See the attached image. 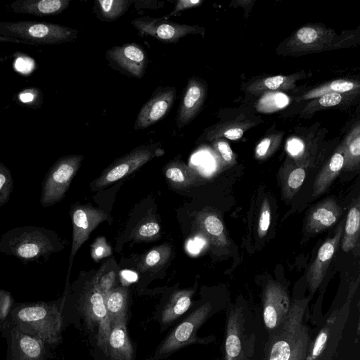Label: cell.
Here are the masks:
<instances>
[{
	"label": "cell",
	"instance_id": "6da1fadb",
	"mask_svg": "<svg viewBox=\"0 0 360 360\" xmlns=\"http://www.w3.org/2000/svg\"><path fill=\"white\" fill-rule=\"evenodd\" d=\"M311 297H297L289 314L276 330L268 335L262 360H305L312 339L305 321Z\"/></svg>",
	"mask_w": 360,
	"mask_h": 360
},
{
	"label": "cell",
	"instance_id": "7a4b0ae2",
	"mask_svg": "<svg viewBox=\"0 0 360 360\" xmlns=\"http://www.w3.org/2000/svg\"><path fill=\"white\" fill-rule=\"evenodd\" d=\"M65 247L53 230L36 226L15 227L0 237V252L13 256L23 263L46 261Z\"/></svg>",
	"mask_w": 360,
	"mask_h": 360
},
{
	"label": "cell",
	"instance_id": "3957f363",
	"mask_svg": "<svg viewBox=\"0 0 360 360\" xmlns=\"http://www.w3.org/2000/svg\"><path fill=\"white\" fill-rule=\"evenodd\" d=\"M226 315L224 360H252L256 342L252 312L240 300L228 306Z\"/></svg>",
	"mask_w": 360,
	"mask_h": 360
},
{
	"label": "cell",
	"instance_id": "277c9868",
	"mask_svg": "<svg viewBox=\"0 0 360 360\" xmlns=\"http://www.w3.org/2000/svg\"><path fill=\"white\" fill-rule=\"evenodd\" d=\"M0 35L24 41L29 45H57L75 40L78 32L47 22H0Z\"/></svg>",
	"mask_w": 360,
	"mask_h": 360
},
{
	"label": "cell",
	"instance_id": "5b68a950",
	"mask_svg": "<svg viewBox=\"0 0 360 360\" xmlns=\"http://www.w3.org/2000/svg\"><path fill=\"white\" fill-rule=\"evenodd\" d=\"M352 298L330 310L311 339L305 360H333L347 322Z\"/></svg>",
	"mask_w": 360,
	"mask_h": 360
},
{
	"label": "cell",
	"instance_id": "8992f818",
	"mask_svg": "<svg viewBox=\"0 0 360 360\" xmlns=\"http://www.w3.org/2000/svg\"><path fill=\"white\" fill-rule=\"evenodd\" d=\"M83 160L82 155H66L58 159L49 168L42 182L39 198L43 207L63 200Z\"/></svg>",
	"mask_w": 360,
	"mask_h": 360
},
{
	"label": "cell",
	"instance_id": "52a82bcc",
	"mask_svg": "<svg viewBox=\"0 0 360 360\" xmlns=\"http://www.w3.org/2000/svg\"><path fill=\"white\" fill-rule=\"evenodd\" d=\"M158 144L142 146L116 160L94 182L91 188L100 190L131 174L158 155Z\"/></svg>",
	"mask_w": 360,
	"mask_h": 360
},
{
	"label": "cell",
	"instance_id": "ba28073f",
	"mask_svg": "<svg viewBox=\"0 0 360 360\" xmlns=\"http://www.w3.org/2000/svg\"><path fill=\"white\" fill-rule=\"evenodd\" d=\"M262 302L263 323L269 335L284 323L291 301L285 287L278 282L269 280L262 290Z\"/></svg>",
	"mask_w": 360,
	"mask_h": 360
},
{
	"label": "cell",
	"instance_id": "9c48e42d",
	"mask_svg": "<svg viewBox=\"0 0 360 360\" xmlns=\"http://www.w3.org/2000/svg\"><path fill=\"white\" fill-rule=\"evenodd\" d=\"M214 313V307L206 302L192 311L163 341L158 349L159 356L166 355L197 340L196 333Z\"/></svg>",
	"mask_w": 360,
	"mask_h": 360
},
{
	"label": "cell",
	"instance_id": "30bf717a",
	"mask_svg": "<svg viewBox=\"0 0 360 360\" xmlns=\"http://www.w3.org/2000/svg\"><path fill=\"white\" fill-rule=\"evenodd\" d=\"M83 310L89 326L94 332L97 345L108 354L110 321L105 306L103 294L91 284L84 294Z\"/></svg>",
	"mask_w": 360,
	"mask_h": 360
},
{
	"label": "cell",
	"instance_id": "8fae6325",
	"mask_svg": "<svg viewBox=\"0 0 360 360\" xmlns=\"http://www.w3.org/2000/svg\"><path fill=\"white\" fill-rule=\"evenodd\" d=\"M131 24L142 37H153L156 39L176 43L184 37L193 34L204 33L203 27L168 21L164 18L143 16L131 21Z\"/></svg>",
	"mask_w": 360,
	"mask_h": 360
},
{
	"label": "cell",
	"instance_id": "7c38bea8",
	"mask_svg": "<svg viewBox=\"0 0 360 360\" xmlns=\"http://www.w3.org/2000/svg\"><path fill=\"white\" fill-rule=\"evenodd\" d=\"M72 222V242L69 259L68 275L75 254L90 233L108 218L102 210L86 205H74L70 210Z\"/></svg>",
	"mask_w": 360,
	"mask_h": 360
},
{
	"label": "cell",
	"instance_id": "4fadbf2b",
	"mask_svg": "<svg viewBox=\"0 0 360 360\" xmlns=\"http://www.w3.org/2000/svg\"><path fill=\"white\" fill-rule=\"evenodd\" d=\"M105 57L111 66L130 76L141 78L146 72L145 50L136 43H127L108 49Z\"/></svg>",
	"mask_w": 360,
	"mask_h": 360
},
{
	"label": "cell",
	"instance_id": "5bb4252c",
	"mask_svg": "<svg viewBox=\"0 0 360 360\" xmlns=\"http://www.w3.org/2000/svg\"><path fill=\"white\" fill-rule=\"evenodd\" d=\"M175 97V87H158L139 110L134 129H146L162 119L172 108Z\"/></svg>",
	"mask_w": 360,
	"mask_h": 360
},
{
	"label": "cell",
	"instance_id": "9a60e30c",
	"mask_svg": "<svg viewBox=\"0 0 360 360\" xmlns=\"http://www.w3.org/2000/svg\"><path fill=\"white\" fill-rule=\"evenodd\" d=\"M342 226L340 224L333 237L328 238L319 248L316 257L309 267L307 274V285L310 296L316 291L323 282L328 266L341 241Z\"/></svg>",
	"mask_w": 360,
	"mask_h": 360
},
{
	"label": "cell",
	"instance_id": "2e32d148",
	"mask_svg": "<svg viewBox=\"0 0 360 360\" xmlns=\"http://www.w3.org/2000/svg\"><path fill=\"white\" fill-rule=\"evenodd\" d=\"M206 96L205 84L198 78L191 77L184 91L177 112L176 126L179 129L188 124L196 117Z\"/></svg>",
	"mask_w": 360,
	"mask_h": 360
},
{
	"label": "cell",
	"instance_id": "e0dca14e",
	"mask_svg": "<svg viewBox=\"0 0 360 360\" xmlns=\"http://www.w3.org/2000/svg\"><path fill=\"white\" fill-rule=\"evenodd\" d=\"M334 32L315 25H307L297 30L288 45L293 51H316L324 49L334 37Z\"/></svg>",
	"mask_w": 360,
	"mask_h": 360
},
{
	"label": "cell",
	"instance_id": "ac0fdd59",
	"mask_svg": "<svg viewBox=\"0 0 360 360\" xmlns=\"http://www.w3.org/2000/svg\"><path fill=\"white\" fill-rule=\"evenodd\" d=\"M342 214V209L333 198H327L314 206L309 212L305 229L309 233L323 231L335 224Z\"/></svg>",
	"mask_w": 360,
	"mask_h": 360
},
{
	"label": "cell",
	"instance_id": "d6986e66",
	"mask_svg": "<svg viewBox=\"0 0 360 360\" xmlns=\"http://www.w3.org/2000/svg\"><path fill=\"white\" fill-rule=\"evenodd\" d=\"M195 222L198 229L215 248H223L229 245L224 225L217 212L202 210L196 214Z\"/></svg>",
	"mask_w": 360,
	"mask_h": 360
},
{
	"label": "cell",
	"instance_id": "ffe728a7",
	"mask_svg": "<svg viewBox=\"0 0 360 360\" xmlns=\"http://www.w3.org/2000/svg\"><path fill=\"white\" fill-rule=\"evenodd\" d=\"M69 4V0H17L11 4L10 8L18 13L51 16L62 13Z\"/></svg>",
	"mask_w": 360,
	"mask_h": 360
},
{
	"label": "cell",
	"instance_id": "44dd1931",
	"mask_svg": "<svg viewBox=\"0 0 360 360\" xmlns=\"http://www.w3.org/2000/svg\"><path fill=\"white\" fill-rule=\"evenodd\" d=\"M127 320L111 327L108 340V354L112 360H133V347L129 338Z\"/></svg>",
	"mask_w": 360,
	"mask_h": 360
},
{
	"label": "cell",
	"instance_id": "7402d4cb",
	"mask_svg": "<svg viewBox=\"0 0 360 360\" xmlns=\"http://www.w3.org/2000/svg\"><path fill=\"white\" fill-rule=\"evenodd\" d=\"M343 165L344 157L340 146L316 175L313 184L312 197L322 195L329 188L343 169Z\"/></svg>",
	"mask_w": 360,
	"mask_h": 360
},
{
	"label": "cell",
	"instance_id": "603a6c76",
	"mask_svg": "<svg viewBox=\"0 0 360 360\" xmlns=\"http://www.w3.org/2000/svg\"><path fill=\"white\" fill-rule=\"evenodd\" d=\"M306 174V167L297 165L293 160L283 164L279 172V178L281 193L285 200L292 199L299 191Z\"/></svg>",
	"mask_w": 360,
	"mask_h": 360
},
{
	"label": "cell",
	"instance_id": "cb8c5ba5",
	"mask_svg": "<svg viewBox=\"0 0 360 360\" xmlns=\"http://www.w3.org/2000/svg\"><path fill=\"white\" fill-rule=\"evenodd\" d=\"M104 302L111 327L127 320L128 290L125 287L112 288L105 294Z\"/></svg>",
	"mask_w": 360,
	"mask_h": 360
},
{
	"label": "cell",
	"instance_id": "d4e9b609",
	"mask_svg": "<svg viewBox=\"0 0 360 360\" xmlns=\"http://www.w3.org/2000/svg\"><path fill=\"white\" fill-rule=\"evenodd\" d=\"M360 229V202L359 198L355 199L348 211L344 231L341 238V248L348 252L352 250L359 243Z\"/></svg>",
	"mask_w": 360,
	"mask_h": 360
},
{
	"label": "cell",
	"instance_id": "484cf974",
	"mask_svg": "<svg viewBox=\"0 0 360 360\" xmlns=\"http://www.w3.org/2000/svg\"><path fill=\"white\" fill-rule=\"evenodd\" d=\"M164 174L167 181L179 189L188 188L198 180L196 173L184 162L178 160L167 164L164 168Z\"/></svg>",
	"mask_w": 360,
	"mask_h": 360
},
{
	"label": "cell",
	"instance_id": "4316f807",
	"mask_svg": "<svg viewBox=\"0 0 360 360\" xmlns=\"http://www.w3.org/2000/svg\"><path fill=\"white\" fill-rule=\"evenodd\" d=\"M193 293L194 291L191 289L174 292L162 312V322L169 323L185 313L191 304Z\"/></svg>",
	"mask_w": 360,
	"mask_h": 360
},
{
	"label": "cell",
	"instance_id": "83f0119b",
	"mask_svg": "<svg viewBox=\"0 0 360 360\" xmlns=\"http://www.w3.org/2000/svg\"><path fill=\"white\" fill-rule=\"evenodd\" d=\"M172 252V245L168 243H164L146 252L140 258L137 269L142 273L156 271L169 261Z\"/></svg>",
	"mask_w": 360,
	"mask_h": 360
},
{
	"label": "cell",
	"instance_id": "f1b7e54d",
	"mask_svg": "<svg viewBox=\"0 0 360 360\" xmlns=\"http://www.w3.org/2000/svg\"><path fill=\"white\" fill-rule=\"evenodd\" d=\"M344 157L343 169L345 171H355L360 164V129L356 125L345 139L342 146Z\"/></svg>",
	"mask_w": 360,
	"mask_h": 360
},
{
	"label": "cell",
	"instance_id": "f546056e",
	"mask_svg": "<svg viewBox=\"0 0 360 360\" xmlns=\"http://www.w3.org/2000/svg\"><path fill=\"white\" fill-rule=\"evenodd\" d=\"M131 3L127 0H97L94 12L101 20L111 22L123 15Z\"/></svg>",
	"mask_w": 360,
	"mask_h": 360
},
{
	"label": "cell",
	"instance_id": "4dcf8cb0",
	"mask_svg": "<svg viewBox=\"0 0 360 360\" xmlns=\"http://www.w3.org/2000/svg\"><path fill=\"white\" fill-rule=\"evenodd\" d=\"M298 75H276L269 77L252 83L248 91L252 94L262 93L265 91L290 89L295 86Z\"/></svg>",
	"mask_w": 360,
	"mask_h": 360
},
{
	"label": "cell",
	"instance_id": "1f68e13d",
	"mask_svg": "<svg viewBox=\"0 0 360 360\" xmlns=\"http://www.w3.org/2000/svg\"><path fill=\"white\" fill-rule=\"evenodd\" d=\"M359 84L347 79H336L327 83L325 85L317 87L309 91L298 98L297 101L307 100L313 98H318L322 95L329 93L345 94L359 89Z\"/></svg>",
	"mask_w": 360,
	"mask_h": 360
},
{
	"label": "cell",
	"instance_id": "d6a6232c",
	"mask_svg": "<svg viewBox=\"0 0 360 360\" xmlns=\"http://www.w3.org/2000/svg\"><path fill=\"white\" fill-rule=\"evenodd\" d=\"M109 262L101 266L91 281V284L98 289L103 295L112 289L116 278V273L110 267Z\"/></svg>",
	"mask_w": 360,
	"mask_h": 360
},
{
	"label": "cell",
	"instance_id": "836d02e7",
	"mask_svg": "<svg viewBox=\"0 0 360 360\" xmlns=\"http://www.w3.org/2000/svg\"><path fill=\"white\" fill-rule=\"evenodd\" d=\"M247 127V124L244 125L240 123H231L217 127L210 131L207 134V139L214 141L219 137L223 136L232 141L238 140L243 136Z\"/></svg>",
	"mask_w": 360,
	"mask_h": 360
},
{
	"label": "cell",
	"instance_id": "e575fe53",
	"mask_svg": "<svg viewBox=\"0 0 360 360\" xmlns=\"http://www.w3.org/2000/svg\"><path fill=\"white\" fill-rule=\"evenodd\" d=\"M160 226L154 220H148L139 224L133 231L131 237L135 241H150L160 234Z\"/></svg>",
	"mask_w": 360,
	"mask_h": 360
},
{
	"label": "cell",
	"instance_id": "d590c367",
	"mask_svg": "<svg viewBox=\"0 0 360 360\" xmlns=\"http://www.w3.org/2000/svg\"><path fill=\"white\" fill-rule=\"evenodd\" d=\"M13 188V179L9 169L0 162V207L8 202Z\"/></svg>",
	"mask_w": 360,
	"mask_h": 360
},
{
	"label": "cell",
	"instance_id": "8d00e7d4",
	"mask_svg": "<svg viewBox=\"0 0 360 360\" xmlns=\"http://www.w3.org/2000/svg\"><path fill=\"white\" fill-rule=\"evenodd\" d=\"M281 138V135H272L262 139L255 148V158L265 160L270 157L277 149Z\"/></svg>",
	"mask_w": 360,
	"mask_h": 360
},
{
	"label": "cell",
	"instance_id": "74e56055",
	"mask_svg": "<svg viewBox=\"0 0 360 360\" xmlns=\"http://www.w3.org/2000/svg\"><path fill=\"white\" fill-rule=\"evenodd\" d=\"M221 165L224 167H229L236 163V158L229 144L221 139L214 140L212 144Z\"/></svg>",
	"mask_w": 360,
	"mask_h": 360
},
{
	"label": "cell",
	"instance_id": "f35d334b",
	"mask_svg": "<svg viewBox=\"0 0 360 360\" xmlns=\"http://www.w3.org/2000/svg\"><path fill=\"white\" fill-rule=\"evenodd\" d=\"M271 214L269 202L268 200L265 198L262 203L257 227V234L260 238H264L267 233L271 224Z\"/></svg>",
	"mask_w": 360,
	"mask_h": 360
},
{
	"label": "cell",
	"instance_id": "ab89813d",
	"mask_svg": "<svg viewBox=\"0 0 360 360\" xmlns=\"http://www.w3.org/2000/svg\"><path fill=\"white\" fill-rule=\"evenodd\" d=\"M112 250L108 244L105 238H97L91 246V255L92 259L97 262L105 257L110 256Z\"/></svg>",
	"mask_w": 360,
	"mask_h": 360
},
{
	"label": "cell",
	"instance_id": "60d3db41",
	"mask_svg": "<svg viewBox=\"0 0 360 360\" xmlns=\"http://www.w3.org/2000/svg\"><path fill=\"white\" fill-rule=\"evenodd\" d=\"M46 312V309L42 306H28L19 311L18 316L24 321H34L44 318Z\"/></svg>",
	"mask_w": 360,
	"mask_h": 360
},
{
	"label": "cell",
	"instance_id": "b9f144b4",
	"mask_svg": "<svg viewBox=\"0 0 360 360\" xmlns=\"http://www.w3.org/2000/svg\"><path fill=\"white\" fill-rule=\"evenodd\" d=\"M20 346L22 352L31 358H36L40 354L41 348L39 342L29 336H22L20 338Z\"/></svg>",
	"mask_w": 360,
	"mask_h": 360
},
{
	"label": "cell",
	"instance_id": "7bdbcfd3",
	"mask_svg": "<svg viewBox=\"0 0 360 360\" xmlns=\"http://www.w3.org/2000/svg\"><path fill=\"white\" fill-rule=\"evenodd\" d=\"M343 96L340 93H329L318 97L316 103L321 107L328 108L340 104Z\"/></svg>",
	"mask_w": 360,
	"mask_h": 360
},
{
	"label": "cell",
	"instance_id": "ee69618b",
	"mask_svg": "<svg viewBox=\"0 0 360 360\" xmlns=\"http://www.w3.org/2000/svg\"><path fill=\"white\" fill-rule=\"evenodd\" d=\"M202 1L200 0H179L176 2L173 11L167 16L176 15L178 13L201 5Z\"/></svg>",
	"mask_w": 360,
	"mask_h": 360
},
{
	"label": "cell",
	"instance_id": "f6af8a7d",
	"mask_svg": "<svg viewBox=\"0 0 360 360\" xmlns=\"http://www.w3.org/2000/svg\"><path fill=\"white\" fill-rule=\"evenodd\" d=\"M11 303L10 295L4 290H0V312L2 316H5L8 311Z\"/></svg>",
	"mask_w": 360,
	"mask_h": 360
},
{
	"label": "cell",
	"instance_id": "bcb514c9",
	"mask_svg": "<svg viewBox=\"0 0 360 360\" xmlns=\"http://www.w3.org/2000/svg\"><path fill=\"white\" fill-rule=\"evenodd\" d=\"M120 276L124 283H134L138 279L137 274L130 270H122L120 272Z\"/></svg>",
	"mask_w": 360,
	"mask_h": 360
},
{
	"label": "cell",
	"instance_id": "7dc6e473",
	"mask_svg": "<svg viewBox=\"0 0 360 360\" xmlns=\"http://www.w3.org/2000/svg\"><path fill=\"white\" fill-rule=\"evenodd\" d=\"M0 41H8V42H14V43H22L25 44H28L24 41L19 40L17 39H14L12 37H4L2 35H0Z\"/></svg>",
	"mask_w": 360,
	"mask_h": 360
},
{
	"label": "cell",
	"instance_id": "c3c4849f",
	"mask_svg": "<svg viewBox=\"0 0 360 360\" xmlns=\"http://www.w3.org/2000/svg\"><path fill=\"white\" fill-rule=\"evenodd\" d=\"M20 99L23 102H30V101H32L33 96L31 94L26 93V94H24L20 96Z\"/></svg>",
	"mask_w": 360,
	"mask_h": 360
}]
</instances>
